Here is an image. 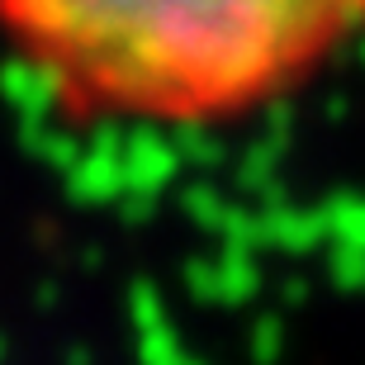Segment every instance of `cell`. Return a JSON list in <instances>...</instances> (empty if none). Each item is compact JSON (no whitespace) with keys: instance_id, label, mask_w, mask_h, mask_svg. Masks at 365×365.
<instances>
[{"instance_id":"cell-1","label":"cell","mask_w":365,"mask_h":365,"mask_svg":"<svg viewBox=\"0 0 365 365\" xmlns=\"http://www.w3.org/2000/svg\"><path fill=\"white\" fill-rule=\"evenodd\" d=\"M0 43L81 123L214 128L365 43V0H0Z\"/></svg>"}]
</instances>
